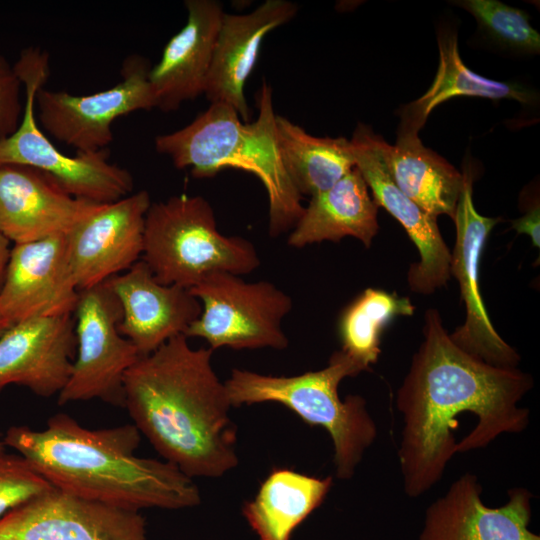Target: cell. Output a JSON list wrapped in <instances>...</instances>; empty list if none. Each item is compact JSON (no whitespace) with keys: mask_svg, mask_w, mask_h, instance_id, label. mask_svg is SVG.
<instances>
[{"mask_svg":"<svg viewBox=\"0 0 540 540\" xmlns=\"http://www.w3.org/2000/svg\"><path fill=\"white\" fill-rule=\"evenodd\" d=\"M398 389L403 428L398 459L406 496L418 498L441 479L456 453L484 448L529 425L519 406L533 379L517 367L490 365L459 348L435 309Z\"/></svg>","mask_w":540,"mask_h":540,"instance_id":"6da1fadb","label":"cell"},{"mask_svg":"<svg viewBox=\"0 0 540 540\" xmlns=\"http://www.w3.org/2000/svg\"><path fill=\"white\" fill-rule=\"evenodd\" d=\"M178 335L140 356L126 372L124 405L134 425L185 475L216 478L238 464L236 426L210 348Z\"/></svg>","mask_w":540,"mask_h":540,"instance_id":"7a4b0ae2","label":"cell"},{"mask_svg":"<svg viewBox=\"0 0 540 540\" xmlns=\"http://www.w3.org/2000/svg\"><path fill=\"white\" fill-rule=\"evenodd\" d=\"M140 440L134 424L89 429L65 413L43 429L18 425L4 433L6 447L65 494L135 511L198 505L192 478L170 462L138 457Z\"/></svg>","mask_w":540,"mask_h":540,"instance_id":"3957f363","label":"cell"},{"mask_svg":"<svg viewBox=\"0 0 540 540\" xmlns=\"http://www.w3.org/2000/svg\"><path fill=\"white\" fill-rule=\"evenodd\" d=\"M257 101L254 122H243L227 104L212 103L182 129L157 136L155 148L175 167L190 168L195 178H211L226 168L255 175L268 195L269 235L277 237L292 230L304 207L281 159L272 88L266 82Z\"/></svg>","mask_w":540,"mask_h":540,"instance_id":"277c9868","label":"cell"},{"mask_svg":"<svg viewBox=\"0 0 540 540\" xmlns=\"http://www.w3.org/2000/svg\"><path fill=\"white\" fill-rule=\"evenodd\" d=\"M362 371L365 369L360 364L340 350L318 371L272 376L233 369L224 384L232 407L276 402L307 424L323 427L333 442L335 475L348 480L378 432L364 398L349 395L342 400L338 394V386L344 378Z\"/></svg>","mask_w":540,"mask_h":540,"instance_id":"5b68a950","label":"cell"},{"mask_svg":"<svg viewBox=\"0 0 540 540\" xmlns=\"http://www.w3.org/2000/svg\"><path fill=\"white\" fill-rule=\"evenodd\" d=\"M141 259L158 282L186 289L214 273L244 275L260 265L253 243L220 233L209 202L186 194L151 203Z\"/></svg>","mask_w":540,"mask_h":540,"instance_id":"8992f818","label":"cell"},{"mask_svg":"<svg viewBox=\"0 0 540 540\" xmlns=\"http://www.w3.org/2000/svg\"><path fill=\"white\" fill-rule=\"evenodd\" d=\"M14 70L24 86L25 99L16 130L0 140V165L32 167L71 196L98 204L112 203L131 194V173L110 163L107 149L64 155L37 125L36 94L49 76L48 53L37 47L22 50Z\"/></svg>","mask_w":540,"mask_h":540,"instance_id":"52a82bcc","label":"cell"},{"mask_svg":"<svg viewBox=\"0 0 540 540\" xmlns=\"http://www.w3.org/2000/svg\"><path fill=\"white\" fill-rule=\"evenodd\" d=\"M189 290L201 302L202 311L187 330V338L205 339L213 351L287 348L282 322L293 302L273 283L246 282L240 275L218 272Z\"/></svg>","mask_w":540,"mask_h":540,"instance_id":"ba28073f","label":"cell"},{"mask_svg":"<svg viewBox=\"0 0 540 540\" xmlns=\"http://www.w3.org/2000/svg\"><path fill=\"white\" fill-rule=\"evenodd\" d=\"M73 315L76 358L58 404L99 399L123 407L124 377L140 355L118 329L121 307L108 282L79 291Z\"/></svg>","mask_w":540,"mask_h":540,"instance_id":"9c48e42d","label":"cell"},{"mask_svg":"<svg viewBox=\"0 0 540 540\" xmlns=\"http://www.w3.org/2000/svg\"><path fill=\"white\" fill-rule=\"evenodd\" d=\"M149 71L147 59L131 55L123 62L122 80L107 90L77 96L41 88L35 101L39 120L54 138L78 153L106 149L113 140L111 126L115 119L155 108Z\"/></svg>","mask_w":540,"mask_h":540,"instance_id":"30bf717a","label":"cell"},{"mask_svg":"<svg viewBox=\"0 0 540 540\" xmlns=\"http://www.w3.org/2000/svg\"><path fill=\"white\" fill-rule=\"evenodd\" d=\"M355 167L360 171L377 206L386 209L405 229L420 254L408 271L410 288L431 294L451 277V252L437 218L408 198L394 183L387 163L389 144L372 128L359 123L350 140Z\"/></svg>","mask_w":540,"mask_h":540,"instance_id":"8fae6325","label":"cell"},{"mask_svg":"<svg viewBox=\"0 0 540 540\" xmlns=\"http://www.w3.org/2000/svg\"><path fill=\"white\" fill-rule=\"evenodd\" d=\"M464 184L453 217L456 241L450 271L458 280L466 319L450 338L463 351L497 367H517L519 354L494 329L480 293L479 268L483 248L499 218L480 215L472 198L473 174L465 169Z\"/></svg>","mask_w":540,"mask_h":540,"instance_id":"7c38bea8","label":"cell"},{"mask_svg":"<svg viewBox=\"0 0 540 540\" xmlns=\"http://www.w3.org/2000/svg\"><path fill=\"white\" fill-rule=\"evenodd\" d=\"M146 190L101 204L66 234L67 253L79 291L101 284L138 262L143 253Z\"/></svg>","mask_w":540,"mask_h":540,"instance_id":"4fadbf2b","label":"cell"},{"mask_svg":"<svg viewBox=\"0 0 540 540\" xmlns=\"http://www.w3.org/2000/svg\"><path fill=\"white\" fill-rule=\"evenodd\" d=\"M0 540H146V523L140 511L54 489L2 516Z\"/></svg>","mask_w":540,"mask_h":540,"instance_id":"5bb4252c","label":"cell"},{"mask_svg":"<svg viewBox=\"0 0 540 540\" xmlns=\"http://www.w3.org/2000/svg\"><path fill=\"white\" fill-rule=\"evenodd\" d=\"M78 297L66 235L14 244L0 288V312L10 326L73 314Z\"/></svg>","mask_w":540,"mask_h":540,"instance_id":"9a60e30c","label":"cell"},{"mask_svg":"<svg viewBox=\"0 0 540 540\" xmlns=\"http://www.w3.org/2000/svg\"><path fill=\"white\" fill-rule=\"evenodd\" d=\"M533 497L514 487L504 505L488 507L478 478L467 472L428 506L419 540H540L529 529Z\"/></svg>","mask_w":540,"mask_h":540,"instance_id":"2e32d148","label":"cell"},{"mask_svg":"<svg viewBox=\"0 0 540 540\" xmlns=\"http://www.w3.org/2000/svg\"><path fill=\"white\" fill-rule=\"evenodd\" d=\"M107 282L121 307L118 329L140 356L185 335L202 311L189 289L158 282L142 259Z\"/></svg>","mask_w":540,"mask_h":540,"instance_id":"e0dca14e","label":"cell"},{"mask_svg":"<svg viewBox=\"0 0 540 540\" xmlns=\"http://www.w3.org/2000/svg\"><path fill=\"white\" fill-rule=\"evenodd\" d=\"M75 350L73 314L10 326L0 336V393L19 385L41 397L58 396L72 373Z\"/></svg>","mask_w":540,"mask_h":540,"instance_id":"ac0fdd59","label":"cell"},{"mask_svg":"<svg viewBox=\"0 0 540 540\" xmlns=\"http://www.w3.org/2000/svg\"><path fill=\"white\" fill-rule=\"evenodd\" d=\"M100 205L71 196L37 169L0 165V232L14 244L66 235Z\"/></svg>","mask_w":540,"mask_h":540,"instance_id":"d6986e66","label":"cell"},{"mask_svg":"<svg viewBox=\"0 0 540 540\" xmlns=\"http://www.w3.org/2000/svg\"><path fill=\"white\" fill-rule=\"evenodd\" d=\"M296 13L297 5L286 0H267L246 14L224 12L203 93L211 104H227L249 122L244 88L263 40Z\"/></svg>","mask_w":540,"mask_h":540,"instance_id":"ffe728a7","label":"cell"},{"mask_svg":"<svg viewBox=\"0 0 540 540\" xmlns=\"http://www.w3.org/2000/svg\"><path fill=\"white\" fill-rule=\"evenodd\" d=\"M187 21L166 44L148 80L155 108L164 112L204 93L224 11L214 0H187Z\"/></svg>","mask_w":540,"mask_h":540,"instance_id":"44dd1931","label":"cell"},{"mask_svg":"<svg viewBox=\"0 0 540 540\" xmlns=\"http://www.w3.org/2000/svg\"><path fill=\"white\" fill-rule=\"evenodd\" d=\"M377 213L378 206L360 171L354 167L331 188L310 197L287 243L302 248L354 237L369 247L379 229Z\"/></svg>","mask_w":540,"mask_h":540,"instance_id":"7402d4cb","label":"cell"},{"mask_svg":"<svg viewBox=\"0 0 540 540\" xmlns=\"http://www.w3.org/2000/svg\"><path fill=\"white\" fill-rule=\"evenodd\" d=\"M387 163L394 183L408 198L436 218L453 219L463 173L425 147L418 132L399 127L396 143L388 146Z\"/></svg>","mask_w":540,"mask_h":540,"instance_id":"603a6c76","label":"cell"},{"mask_svg":"<svg viewBox=\"0 0 540 540\" xmlns=\"http://www.w3.org/2000/svg\"><path fill=\"white\" fill-rule=\"evenodd\" d=\"M333 484L290 469H275L242 512L259 540H290L294 530L318 508Z\"/></svg>","mask_w":540,"mask_h":540,"instance_id":"cb8c5ba5","label":"cell"},{"mask_svg":"<svg viewBox=\"0 0 540 540\" xmlns=\"http://www.w3.org/2000/svg\"><path fill=\"white\" fill-rule=\"evenodd\" d=\"M437 40L439 65L434 81L425 94L401 109L399 127L419 132L437 105L457 96L511 99L522 104L535 100V94L521 84L492 80L470 70L460 57L455 29L441 28Z\"/></svg>","mask_w":540,"mask_h":540,"instance_id":"d4e9b609","label":"cell"},{"mask_svg":"<svg viewBox=\"0 0 540 540\" xmlns=\"http://www.w3.org/2000/svg\"><path fill=\"white\" fill-rule=\"evenodd\" d=\"M276 133L284 168L301 197L328 190L355 167L345 137L313 136L281 115H276Z\"/></svg>","mask_w":540,"mask_h":540,"instance_id":"484cf974","label":"cell"},{"mask_svg":"<svg viewBox=\"0 0 540 540\" xmlns=\"http://www.w3.org/2000/svg\"><path fill=\"white\" fill-rule=\"evenodd\" d=\"M414 306L407 297L368 288L343 311L339 322L342 349L365 370L377 362L380 336L397 316H411Z\"/></svg>","mask_w":540,"mask_h":540,"instance_id":"4316f807","label":"cell"},{"mask_svg":"<svg viewBox=\"0 0 540 540\" xmlns=\"http://www.w3.org/2000/svg\"><path fill=\"white\" fill-rule=\"evenodd\" d=\"M455 5L474 16L478 29L490 43L516 54H538L540 35L528 14L498 0H460Z\"/></svg>","mask_w":540,"mask_h":540,"instance_id":"83f0119b","label":"cell"},{"mask_svg":"<svg viewBox=\"0 0 540 540\" xmlns=\"http://www.w3.org/2000/svg\"><path fill=\"white\" fill-rule=\"evenodd\" d=\"M55 488L20 454H0V518Z\"/></svg>","mask_w":540,"mask_h":540,"instance_id":"f1b7e54d","label":"cell"},{"mask_svg":"<svg viewBox=\"0 0 540 540\" xmlns=\"http://www.w3.org/2000/svg\"><path fill=\"white\" fill-rule=\"evenodd\" d=\"M21 86L14 66L0 54V140L11 135L20 122L23 111Z\"/></svg>","mask_w":540,"mask_h":540,"instance_id":"f546056e","label":"cell"},{"mask_svg":"<svg viewBox=\"0 0 540 540\" xmlns=\"http://www.w3.org/2000/svg\"><path fill=\"white\" fill-rule=\"evenodd\" d=\"M539 225L540 210L538 201L530 206L522 217L512 221V228L517 233L527 234L537 248L540 246Z\"/></svg>","mask_w":540,"mask_h":540,"instance_id":"4dcf8cb0","label":"cell"},{"mask_svg":"<svg viewBox=\"0 0 540 540\" xmlns=\"http://www.w3.org/2000/svg\"><path fill=\"white\" fill-rule=\"evenodd\" d=\"M10 241L0 232V288L2 286L6 267L10 256Z\"/></svg>","mask_w":540,"mask_h":540,"instance_id":"1f68e13d","label":"cell"},{"mask_svg":"<svg viewBox=\"0 0 540 540\" xmlns=\"http://www.w3.org/2000/svg\"><path fill=\"white\" fill-rule=\"evenodd\" d=\"M10 327L9 323L0 312V336Z\"/></svg>","mask_w":540,"mask_h":540,"instance_id":"d6a6232c","label":"cell"},{"mask_svg":"<svg viewBox=\"0 0 540 540\" xmlns=\"http://www.w3.org/2000/svg\"><path fill=\"white\" fill-rule=\"evenodd\" d=\"M6 445L4 443V433L0 430V454L6 451Z\"/></svg>","mask_w":540,"mask_h":540,"instance_id":"836d02e7","label":"cell"}]
</instances>
